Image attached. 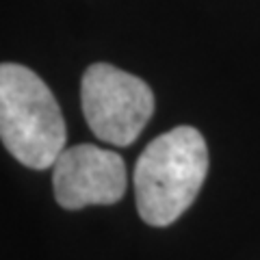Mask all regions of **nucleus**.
Segmentation results:
<instances>
[{
	"label": "nucleus",
	"instance_id": "obj_4",
	"mask_svg": "<svg viewBox=\"0 0 260 260\" xmlns=\"http://www.w3.org/2000/svg\"><path fill=\"white\" fill-rule=\"evenodd\" d=\"M52 169L56 204L68 210L115 204L126 193V165L113 150L89 143L65 148Z\"/></svg>",
	"mask_w": 260,
	"mask_h": 260
},
{
	"label": "nucleus",
	"instance_id": "obj_3",
	"mask_svg": "<svg viewBox=\"0 0 260 260\" xmlns=\"http://www.w3.org/2000/svg\"><path fill=\"white\" fill-rule=\"evenodd\" d=\"M80 102L91 133L119 148L137 141L154 113L152 89L111 63H93L85 70Z\"/></svg>",
	"mask_w": 260,
	"mask_h": 260
},
{
	"label": "nucleus",
	"instance_id": "obj_1",
	"mask_svg": "<svg viewBox=\"0 0 260 260\" xmlns=\"http://www.w3.org/2000/svg\"><path fill=\"white\" fill-rule=\"evenodd\" d=\"M208 174V148L200 130L176 126L156 137L135 165V202L148 225H172L189 208Z\"/></svg>",
	"mask_w": 260,
	"mask_h": 260
},
{
	"label": "nucleus",
	"instance_id": "obj_2",
	"mask_svg": "<svg viewBox=\"0 0 260 260\" xmlns=\"http://www.w3.org/2000/svg\"><path fill=\"white\" fill-rule=\"evenodd\" d=\"M0 137L22 165L54 167L65 150V121L52 91L18 63L0 68Z\"/></svg>",
	"mask_w": 260,
	"mask_h": 260
}]
</instances>
